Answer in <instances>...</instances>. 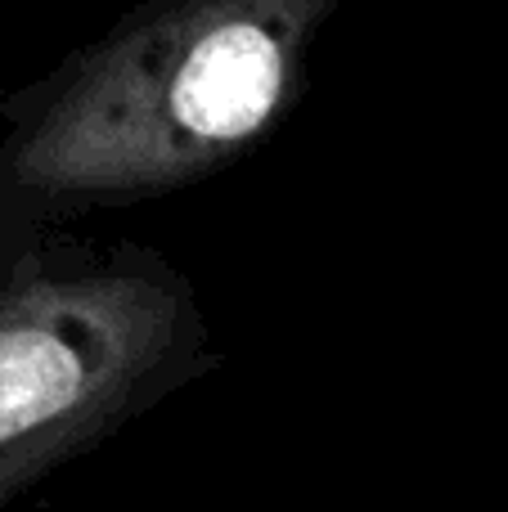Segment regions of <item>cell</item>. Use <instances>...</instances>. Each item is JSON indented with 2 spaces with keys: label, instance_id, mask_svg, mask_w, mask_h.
<instances>
[{
  "label": "cell",
  "instance_id": "obj_1",
  "mask_svg": "<svg viewBox=\"0 0 508 512\" xmlns=\"http://www.w3.org/2000/svg\"><path fill=\"white\" fill-rule=\"evenodd\" d=\"M342 0H135L0 99V265L248 158L302 99Z\"/></svg>",
  "mask_w": 508,
  "mask_h": 512
},
{
  "label": "cell",
  "instance_id": "obj_2",
  "mask_svg": "<svg viewBox=\"0 0 508 512\" xmlns=\"http://www.w3.org/2000/svg\"><path fill=\"white\" fill-rule=\"evenodd\" d=\"M189 274L144 243L50 234L0 265V508L212 373Z\"/></svg>",
  "mask_w": 508,
  "mask_h": 512
}]
</instances>
